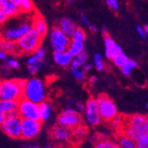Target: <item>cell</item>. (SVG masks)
Returning a JSON list of instances; mask_svg holds the SVG:
<instances>
[{
    "instance_id": "cell-1",
    "label": "cell",
    "mask_w": 148,
    "mask_h": 148,
    "mask_svg": "<svg viewBox=\"0 0 148 148\" xmlns=\"http://www.w3.org/2000/svg\"><path fill=\"white\" fill-rule=\"evenodd\" d=\"M30 14L21 15L8 18L0 26V37L17 42L32 29V16Z\"/></svg>"
},
{
    "instance_id": "cell-2",
    "label": "cell",
    "mask_w": 148,
    "mask_h": 148,
    "mask_svg": "<svg viewBox=\"0 0 148 148\" xmlns=\"http://www.w3.org/2000/svg\"><path fill=\"white\" fill-rule=\"evenodd\" d=\"M121 134L135 141L140 135L148 133V118L145 114H135L124 120Z\"/></svg>"
},
{
    "instance_id": "cell-3",
    "label": "cell",
    "mask_w": 148,
    "mask_h": 148,
    "mask_svg": "<svg viewBox=\"0 0 148 148\" xmlns=\"http://www.w3.org/2000/svg\"><path fill=\"white\" fill-rule=\"evenodd\" d=\"M22 98L36 104L46 100L47 91L44 81L36 77L27 79L22 90Z\"/></svg>"
},
{
    "instance_id": "cell-4",
    "label": "cell",
    "mask_w": 148,
    "mask_h": 148,
    "mask_svg": "<svg viewBox=\"0 0 148 148\" xmlns=\"http://www.w3.org/2000/svg\"><path fill=\"white\" fill-rule=\"evenodd\" d=\"M23 88L20 86L17 79L0 80V101L17 100L22 98Z\"/></svg>"
},
{
    "instance_id": "cell-5",
    "label": "cell",
    "mask_w": 148,
    "mask_h": 148,
    "mask_svg": "<svg viewBox=\"0 0 148 148\" xmlns=\"http://www.w3.org/2000/svg\"><path fill=\"white\" fill-rule=\"evenodd\" d=\"M42 40L43 37L32 29L16 42L19 54H32L41 45Z\"/></svg>"
},
{
    "instance_id": "cell-6",
    "label": "cell",
    "mask_w": 148,
    "mask_h": 148,
    "mask_svg": "<svg viewBox=\"0 0 148 148\" xmlns=\"http://www.w3.org/2000/svg\"><path fill=\"white\" fill-rule=\"evenodd\" d=\"M95 100L98 105V110L100 118L104 122L109 123L113 118L118 114L115 103L108 96L101 94V95L98 96L97 99H95Z\"/></svg>"
},
{
    "instance_id": "cell-7",
    "label": "cell",
    "mask_w": 148,
    "mask_h": 148,
    "mask_svg": "<svg viewBox=\"0 0 148 148\" xmlns=\"http://www.w3.org/2000/svg\"><path fill=\"white\" fill-rule=\"evenodd\" d=\"M57 123L64 127L73 129L77 125L83 123V118L80 113H78L75 108L66 107L59 114Z\"/></svg>"
},
{
    "instance_id": "cell-8",
    "label": "cell",
    "mask_w": 148,
    "mask_h": 148,
    "mask_svg": "<svg viewBox=\"0 0 148 148\" xmlns=\"http://www.w3.org/2000/svg\"><path fill=\"white\" fill-rule=\"evenodd\" d=\"M0 129L11 138H21V118L20 116H6Z\"/></svg>"
},
{
    "instance_id": "cell-9",
    "label": "cell",
    "mask_w": 148,
    "mask_h": 148,
    "mask_svg": "<svg viewBox=\"0 0 148 148\" xmlns=\"http://www.w3.org/2000/svg\"><path fill=\"white\" fill-rule=\"evenodd\" d=\"M42 130V123L35 119H21V138L32 140L36 138Z\"/></svg>"
},
{
    "instance_id": "cell-10",
    "label": "cell",
    "mask_w": 148,
    "mask_h": 148,
    "mask_svg": "<svg viewBox=\"0 0 148 148\" xmlns=\"http://www.w3.org/2000/svg\"><path fill=\"white\" fill-rule=\"evenodd\" d=\"M70 37L64 34L58 27H54L50 32V45L54 51L68 50Z\"/></svg>"
},
{
    "instance_id": "cell-11",
    "label": "cell",
    "mask_w": 148,
    "mask_h": 148,
    "mask_svg": "<svg viewBox=\"0 0 148 148\" xmlns=\"http://www.w3.org/2000/svg\"><path fill=\"white\" fill-rule=\"evenodd\" d=\"M17 111L21 119H35L39 120L38 104L29 99L21 98L18 101Z\"/></svg>"
},
{
    "instance_id": "cell-12",
    "label": "cell",
    "mask_w": 148,
    "mask_h": 148,
    "mask_svg": "<svg viewBox=\"0 0 148 148\" xmlns=\"http://www.w3.org/2000/svg\"><path fill=\"white\" fill-rule=\"evenodd\" d=\"M84 116L85 122L88 125L91 127H97L101 123V118L98 110V105L95 99H89L85 103L84 109Z\"/></svg>"
},
{
    "instance_id": "cell-13",
    "label": "cell",
    "mask_w": 148,
    "mask_h": 148,
    "mask_svg": "<svg viewBox=\"0 0 148 148\" xmlns=\"http://www.w3.org/2000/svg\"><path fill=\"white\" fill-rule=\"evenodd\" d=\"M50 137L56 142L65 143L72 139V130L64 127L62 125L57 124L53 126L50 131Z\"/></svg>"
},
{
    "instance_id": "cell-14",
    "label": "cell",
    "mask_w": 148,
    "mask_h": 148,
    "mask_svg": "<svg viewBox=\"0 0 148 148\" xmlns=\"http://www.w3.org/2000/svg\"><path fill=\"white\" fill-rule=\"evenodd\" d=\"M20 0H0V10H1L7 18L17 16L21 13Z\"/></svg>"
},
{
    "instance_id": "cell-15",
    "label": "cell",
    "mask_w": 148,
    "mask_h": 148,
    "mask_svg": "<svg viewBox=\"0 0 148 148\" xmlns=\"http://www.w3.org/2000/svg\"><path fill=\"white\" fill-rule=\"evenodd\" d=\"M104 44H105V54L108 60H112L118 53L123 51L122 47L111 36H109V35L104 36Z\"/></svg>"
},
{
    "instance_id": "cell-16",
    "label": "cell",
    "mask_w": 148,
    "mask_h": 148,
    "mask_svg": "<svg viewBox=\"0 0 148 148\" xmlns=\"http://www.w3.org/2000/svg\"><path fill=\"white\" fill-rule=\"evenodd\" d=\"M32 27L33 29H35L43 38L48 33V25L46 21L41 14L37 12H35L32 16Z\"/></svg>"
},
{
    "instance_id": "cell-17",
    "label": "cell",
    "mask_w": 148,
    "mask_h": 148,
    "mask_svg": "<svg viewBox=\"0 0 148 148\" xmlns=\"http://www.w3.org/2000/svg\"><path fill=\"white\" fill-rule=\"evenodd\" d=\"M72 59L73 56L68 50L53 52V60H54L56 65L61 66V68H69L71 64Z\"/></svg>"
},
{
    "instance_id": "cell-18",
    "label": "cell",
    "mask_w": 148,
    "mask_h": 148,
    "mask_svg": "<svg viewBox=\"0 0 148 148\" xmlns=\"http://www.w3.org/2000/svg\"><path fill=\"white\" fill-rule=\"evenodd\" d=\"M38 114H39L40 122L42 123H47L52 114L51 104L47 100H45L42 103L38 104Z\"/></svg>"
},
{
    "instance_id": "cell-19",
    "label": "cell",
    "mask_w": 148,
    "mask_h": 148,
    "mask_svg": "<svg viewBox=\"0 0 148 148\" xmlns=\"http://www.w3.org/2000/svg\"><path fill=\"white\" fill-rule=\"evenodd\" d=\"M58 28L64 33L66 34L68 36L71 37L74 31L75 30V29L77 28L75 21L69 18H62L59 21L58 25H57Z\"/></svg>"
},
{
    "instance_id": "cell-20",
    "label": "cell",
    "mask_w": 148,
    "mask_h": 148,
    "mask_svg": "<svg viewBox=\"0 0 148 148\" xmlns=\"http://www.w3.org/2000/svg\"><path fill=\"white\" fill-rule=\"evenodd\" d=\"M0 49L4 51L7 55L8 54H11V55L19 54L16 42H13V41H11V40L5 39L2 37H0Z\"/></svg>"
},
{
    "instance_id": "cell-21",
    "label": "cell",
    "mask_w": 148,
    "mask_h": 148,
    "mask_svg": "<svg viewBox=\"0 0 148 148\" xmlns=\"http://www.w3.org/2000/svg\"><path fill=\"white\" fill-rule=\"evenodd\" d=\"M89 59V54L88 52L84 51L83 52H81L80 54L73 57L71 64H70V69H81L83 66L84 64L87 62Z\"/></svg>"
},
{
    "instance_id": "cell-22",
    "label": "cell",
    "mask_w": 148,
    "mask_h": 148,
    "mask_svg": "<svg viewBox=\"0 0 148 148\" xmlns=\"http://www.w3.org/2000/svg\"><path fill=\"white\" fill-rule=\"evenodd\" d=\"M94 148H121L117 141L108 138H99L95 144Z\"/></svg>"
},
{
    "instance_id": "cell-23",
    "label": "cell",
    "mask_w": 148,
    "mask_h": 148,
    "mask_svg": "<svg viewBox=\"0 0 148 148\" xmlns=\"http://www.w3.org/2000/svg\"><path fill=\"white\" fill-rule=\"evenodd\" d=\"M72 130V138L80 141L84 139L88 134V128L84 124H80L76 127L71 129Z\"/></svg>"
},
{
    "instance_id": "cell-24",
    "label": "cell",
    "mask_w": 148,
    "mask_h": 148,
    "mask_svg": "<svg viewBox=\"0 0 148 148\" xmlns=\"http://www.w3.org/2000/svg\"><path fill=\"white\" fill-rule=\"evenodd\" d=\"M68 51L73 57H75L84 51V43L75 41V40H70Z\"/></svg>"
},
{
    "instance_id": "cell-25",
    "label": "cell",
    "mask_w": 148,
    "mask_h": 148,
    "mask_svg": "<svg viewBox=\"0 0 148 148\" xmlns=\"http://www.w3.org/2000/svg\"><path fill=\"white\" fill-rule=\"evenodd\" d=\"M19 7L21 12L27 13V14H31L35 11V6L32 0H20Z\"/></svg>"
},
{
    "instance_id": "cell-26",
    "label": "cell",
    "mask_w": 148,
    "mask_h": 148,
    "mask_svg": "<svg viewBox=\"0 0 148 148\" xmlns=\"http://www.w3.org/2000/svg\"><path fill=\"white\" fill-rule=\"evenodd\" d=\"M138 66V63L136 61V60H129V61L123 66V68H121V72H122V75L126 76V77H129L131 74V72L136 69Z\"/></svg>"
},
{
    "instance_id": "cell-27",
    "label": "cell",
    "mask_w": 148,
    "mask_h": 148,
    "mask_svg": "<svg viewBox=\"0 0 148 148\" xmlns=\"http://www.w3.org/2000/svg\"><path fill=\"white\" fill-rule=\"evenodd\" d=\"M117 143L121 148H136L135 141L126 137L125 135H123V134H121V135L118 137Z\"/></svg>"
},
{
    "instance_id": "cell-28",
    "label": "cell",
    "mask_w": 148,
    "mask_h": 148,
    "mask_svg": "<svg viewBox=\"0 0 148 148\" xmlns=\"http://www.w3.org/2000/svg\"><path fill=\"white\" fill-rule=\"evenodd\" d=\"M0 106H1L2 109L5 112V114H8L10 112L17 110L18 101L17 100H2V101H0Z\"/></svg>"
},
{
    "instance_id": "cell-29",
    "label": "cell",
    "mask_w": 148,
    "mask_h": 148,
    "mask_svg": "<svg viewBox=\"0 0 148 148\" xmlns=\"http://www.w3.org/2000/svg\"><path fill=\"white\" fill-rule=\"evenodd\" d=\"M129 60H130V58L125 54V53H123L122 51V52L118 53L117 55H115L111 60L113 61V63L117 66V68L121 69L129 61Z\"/></svg>"
},
{
    "instance_id": "cell-30",
    "label": "cell",
    "mask_w": 148,
    "mask_h": 148,
    "mask_svg": "<svg viewBox=\"0 0 148 148\" xmlns=\"http://www.w3.org/2000/svg\"><path fill=\"white\" fill-rule=\"evenodd\" d=\"M93 64L98 71H103L105 69V61L100 53H96L93 57Z\"/></svg>"
},
{
    "instance_id": "cell-31",
    "label": "cell",
    "mask_w": 148,
    "mask_h": 148,
    "mask_svg": "<svg viewBox=\"0 0 148 148\" xmlns=\"http://www.w3.org/2000/svg\"><path fill=\"white\" fill-rule=\"evenodd\" d=\"M72 40H75V41H78V42H83L84 43L85 40L87 38L86 33L84 32V30L81 28H76L75 30L74 31L72 36H71Z\"/></svg>"
},
{
    "instance_id": "cell-32",
    "label": "cell",
    "mask_w": 148,
    "mask_h": 148,
    "mask_svg": "<svg viewBox=\"0 0 148 148\" xmlns=\"http://www.w3.org/2000/svg\"><path fill=\"white\" fill-rule=\"evenodd\" d=\"M110 126L113 130H122L123 123H124V120L122 116H120L119 114H117L114 118H113L110 121Z\"/></svg>"
},
{
    "instance_id": "cell-33",
    "label": "cell",
    "mask_w": 148,
    "mask_h": 148,
    "mask_svg": "<svg viewBox=\"0 0 148 148\" xmlns=\"http://www.w3.org/2000/svg\"><path fill=\"white\" fill-rule=\"evenodd\" d=\"M136 148H148V133L140 135L136 140Z\"/></svg>"
},
{
    "instance_id": "cell-34",
    "label": "cell",
    "mask_w": 148,
    "mask_h": 148,
    "mask_svg": "<svg viewBox=\"0 0 148 148\" xmlns=\"http://www.w3.org/2000/svg\"><path fill=\"white\" fill-rule=\"evenodd\" d=\"M71 73L73 76L75 78V80L79 81V82H84L86 79V73L83 71L82 69H71Z\"/></svg>"
},
{
    "instance_id": "cell-35",
    "label": "cell",
    "mask_w": 148,
    "mask_h": 148,
    "mask_svg": "<svg viewBox=\"0 0 148 148\" xmlns=\"http://www.w3.org/2000/svg\"><path fill=\"white\" fill-rule=\"evenodd\" d=\"M33 54L38 59V60L40 62H42L45 58V55H46V51L44 47H42L41 45H40L39 47H37V49L34 51Z\"/></svg>"
},
{
    "instance_id": "cell-36",
    "label": "cell",
    "mask_w": 148,
    "mask_h": 148,
    "mask_svg": "<svg viewBox=\"0 0 148 148\" xmlns=\"http://www.w3.org/2000/svg\"><path fill=\"white\" fill-rule=\"evenodd\" d=\"M41 62H38L36 64H32V65H28L27 66V69H28V72L30 75H36L39 72L40 69H41Z\"/></svg>"
},
{
    "instance_id": "cell-37",
    "label": "cell",
    "mask_w": 148,
    "mask_h": 148,
    "mask_svg": "<svg viewBox=\"0 0 148 148\" xmlns=\"http://www.w3.org/2000/svg\"><path fill=\"white\" fill-rule=\"evenodd\" d=\"M6 65L11 69H19L20 68V62L15 58H7L6 60Z\"/></svg>"
},
{
    "instance_id": "cell-38",
    "label": "cell",
    "mask_w": 148,
    "mask_h": 148,
    "mask_svg": "<svg viewBox=\"0 0 148 148\" xmlns=\"http://www.w3.org/2000/svg\"><path fill=\"white\" fill-rule=\"evenodd\" d=\"M105 2H106V5L114 12H117L120 8L118 0H105Z\"/></svg>"
},
{
    "instance_id": "cell-39",
    "label": "cell",
    "mask_w": 148,
    "mask_h": 148,
    "mask_svg": "<svg viewBox=\"0 0 148 148\" xmlns=\"http://www.w3.org/2000/svg\"><path fill=\"white\" fill-rule=\"evenodd\" d=\"M38 62H40L39 60H38V59L33 54H30L29 57H28V59H27V60H26V64H27V66L28 65H32V64H36V63H38Z\"/></svg>"
},
{
    "instance_id": "cell-40",
    "label": "cell",
    "mask_w": 148,
    "mask_h": 148,
    "mask_svg": "<svg viewBox=\"0 0 148 148\" xmlns=\"http://www.w3.org/2000/svg\"><path fill=\"white\" fill-rule=\"evenodd\" d=\"M84 109H85V104L81 102V101H78L75 103V110L80 113V114H84Z\"/></svg>"
},
{
    "instance_id": "cell-41",
    "label": "cell",
    "mask_w": 148,
    "mask_h": 148,
    "mask_svg": "<svg viewBox=\"0 0 148 148\" xmlns=\"http://www.w3.org/2000/svg\"><path fill=\"white\" fill-rule=\"evenodd\" d=\"M136 29H137V32L138 34V36L142 38V39H146V36H147V34L145 33V31L144 30L143 27L141 26H137L136 27Z\"/></svg>"
},
{
    "instance_id": "cell-42",
    "label": "cell",
    "mask_w": 148,
    "mask_h": 148,
    "mask_svg": "<svg viewBox=\"0 0 148 148\" xmlns=\"http://www.w3.org/2000/svg\"><path fill=\"white\" fill-rule=\"evenodd\" d=\"M83 69V71L84 72H85V73H89L90 71H91V69H93V66L90 64V63H85V64H84L83 65V66L81 68Z\"/></svg>"
},
{
    "instance_id": "cell-43",
    "label": "cell",
    "mask_w": 148,
    "mask_h": 148,
    "mask_svg": "<svg viewBox=\"0 0 148 148\" xmlns=\"http://www.w3.org/2000/svg\"><path fill=\"white\" fill-rule=\"evenodd\" d=\"M80 18H81V21H82V22L84 25L88 26L90 24V20L87 17V15H85V14H84V13H82V14H81V16H80Z\"/></svg>"
},
{
    "instance_id": "cell-44",
    "label": "cell",
    "mask_w": 148,
    "mask_h": 148,
    "mask_svg": "<svg viewBox=\"0 0 148 148\" xmlns=\"http://www.w3.org/2000/svg\"><path fill=\"white\" fill-rule=\"evenodd\" d=\"M7 19H8L7 16L5 14V13H4L1 10H0V26L3 25V24L6 21Z\"/></svg>"
},
{
    "instance_id": "cell-45",
    "label": "cell",
    "mask_w": 148,
    "mask_h": 148,
    "mask_svg": "<svg viewBox=\"0 0 148 148\" xmlns=\"http://www.w3.org/2000/svg\"><path fill=\"white\" fill-rule=\"evenodd\" d=\"M5 118H6V114H5V112L2 109L1 106H0V125H1V123L4 122Z\"/></svg>"
},
{
    "instance_id": "cell-46",
    "label": "cell",
    "mask_w": 148,
    "mask_h": 148,
    "mask_svg": "<svg viewBox=\"0 0 148 148\" xmlns=\"http://www.w3.org/2000/svg\"><path fill=\"white\" fill-rule=\"evenodd\" d=\"M98 76L97 75H91L90 77V79H89V83L91 84V85H94L95 84H97V82H98Z\"/></svg>"
},
{
    "instance_id": "cell-47",
    "label": "cell",
    "mask_w": 148,
    "mask_h": 148,
    "mask_svg": "<svg viewBox=\"0 0 148 148\" xmlns=\"http://www.w3.org/2000/svg\"><path fill=\"white\" fill-rule=\"evenodd\" d=\"M88 27H89V29H90V31L91 33H97L98 32V28H97L96 25H94V24H89Z\"/></svg>"
},
{
    "instance_id": "cell-48",
    "label": "cell",
    "mask_w": 148,
    "mask_h": 148,
    "mask_svg": "<svg viewBox=\"0 0 148 148\" xmlns=\"http://www.w3.org/2000/svg\"><path fill=\"white\" fill-rule=\"evenodd\" d=\"M23 147L24 148H41L40 145L37 144H24Z\"/></svg>"
},
{
    "instance_id": "cell-49",
    "label": "cell",
    "mask_w": 148,
    "mask_h": 148,
    "mask_svg": "<svg viewBox=\"0 0 148 148\" xmlns=\"http://www.w3.org/2000/svg\"><path fill=\"white\" fill-rule=\"evenodd\" d=\"M7 60V54L4 51H2L1 49H0V60Z\"/></svg>"
},
{
    "instance_id": "cell-50",
    "label": "cell",
    "mask_w": 148,
    "mask_h": 148,
    "mask_svg": "<svg viewBox=\"0 0 148 148\" xmlns=\"http://www.w3.org/2000/svg\"><path fill=\"white\" fill-rule=\"evenodd\" d=\"M9 69H10L8 68L6 64H5V65H3V66H1V72H2V71H4L3 73H4L5 75H7V74H8Z\"/></svg>"
},
{
    "instance_id": "cell-51",
    "label": "cell",
    "mask_w": 148,
    "mask_h": 148,
    "mask_svg": "<svg viewBox=\"0 0 148 148\" xmlns=\"http://www.w3.org/2000/svg\"><path fill=\"white\" fill-rule=\"evenodd\" d=\"M6 116H12V117H13V116H19V113H18L17 110H15V111H12V112H10V113L6 114Z\"/></svg>"
},
{
    "instance_id": "cell-52",
    "label": "cell",
    "mask_w": 148,
    "mask_h": 148,
    "mask_svg": "<svg viewBox=\"0 0 148 148\" xmlns=\"http://www.w3.org/2000/svg\"><path fill=\"white\" fill-rule=\"evenodd\" d=\"M42 148H61L60 145H54V144H51V145H47Z\"/></svg>"
},
{
    "instance_id": "cell-53",
    "label": "cell",
    "mask_w": 148,
    "mask_h": 148,
    "mask_svg": "<svg viewBox=\"0 0 148 148\" xmlns=\"http://www.w3.org/2000/svg\"><path fill=\"white\" fill-rule=\"evenodd\" d=\"M75 3V0H66V4L69 5H71Z\"/></svg>"
},
{
    "instance_id": "cell-54",
    "label": "cell",
    "mask_w": 148,
    "mask_h": 148,
    "mask_svg": "<svg viewBox=\"0 0 148 148\" xmlns=\"http://www.w3.org/2000/svg\"><path fill=\"white\" fill-rule=\"evenodd\" d=\"M102 33H103V35H104V36L108 35V31H107V29L105 28V27H103V29H102Z\"/></svg>"
},
{
    "instance_id": "cell-55",
    "label": "cell",
    "mask_w": 148,
    "mask_h": 148,
    "mask_svg": "<svg viewBox=\"0 0 148 148\" xmlns=\"http://www.w3.org/2000/svg\"><path fill=\"white\" fill-rule=\"evenodd\" d=\"M143 29H144V30L145 31V33H146V34H148V25H147V24L144 25Z\"/></svg>"
},
{
    "instance_id": "cell-56",
    "label": "cell",
    "mask_w": 148,
    "mask_h": 148,
    "mask_svg": "<svg viewBox=\"0 0 148 148\" xmlns=\"http://www.w3.org/2000/svg\"><path fill=\"white\" fill-rule=\"evenodd\" d=\"M145 108H146V109L148 108V103H147V102L145 103Z\"/></svg>"
}]
</instances>
